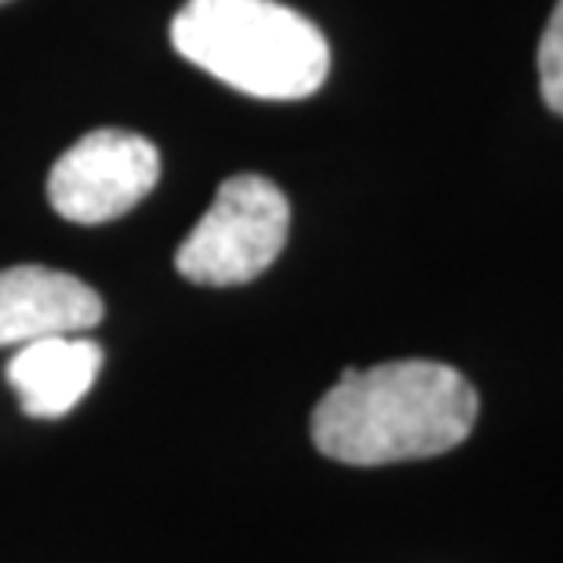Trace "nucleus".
<instances>
[{
    "label": "nucleus",
    "mask_w": 563,
    "mask_h": 563,
    "mask_svg": "<svg viewBox=\"0 0 563 563\" xmlns=\"http://www.w3.org/2000/svg\"><path fill=\"white\" fill-rule=\"evenodd\" d=\"M106 306L74 273L47 266L0 269V345H26L52 334H84Z\"/></svg>",
    "instance_id": "5"
},
{
    "label": "nucleus",
    "mask_w": 563,
    "mask_h": 563,
    "mask_svg": "<svg viewBox=\"0 0 563 563\" xmlns=\"http://www.w3.org/2000/svg\"><path fill=\"white\" fill-rule=\"evenodd\" d=\"M476 389L437 361L345 371L313 411V443L342 465H393L459 448L473 433Z\"/></svg>",
    "instance_id": "1"
},
{
    "label": "nucleus",
    "mask_w": 563,
    "mask_h": 563,
    "mask_svg": "<svg viewBox=\"0 0 563 563\" xmlns=\"http://www.w3.org/2000/svg\"><path fill=\"white\" fill-rule=\"evenodd\" d=\"M0 4H11V0H0Z\"/></svg>",
    "instance_id": "8"
},
{
    "label": "nucleus",
    "mask_w": 563,
    "mask_h": 563,
    "mask_svg": "<svg viewBox=\"0 0 563 563\" xmlns=\"http://www.w3.org/2000/svg\"><path fill=\"white\" fill-rule=\"evenodd\" d=\"M538 80H542L545 106L563 117V0H556L542 44H538Z\"/></svg>",
    "instance_id": "7"
},
{
    "label": "nucleus",
    "mask_w": 563,
    "mask_h": 563,
    "mask_svg": "<svg viewBox=\"0 0 563 563\" xmlns=\"http://www.w3.org/2000/svg\"><path fill=\"white\" fill-rule=\"evenodd\" d=\"M172 44L214 80L269 102L309 99L331 69L323 33L273 0H186Z\"/></svg>",
    "instance_id": "2"
},
{
    "label": "nucleus",
    "mask_w": 563,
    "mask_h": 563,
    "mask_svg": "<svg viewBox=\"0 0 563 563\" xmlns=\"http://www.w3.org/2000/svg\"><path fill=\"white\" fill-rule=\"evenodd\" d=\"M102 371V345L84 334H52L19 345L8 361V386L30 418H63L88 397Z\"/></svg>",
    "instance_id": "6"
},
{
    "label": "nucleus",
    "mask_w": 563,
    "mask_h": 563,
    "mask_svg": "<svg viewBox=\"0 0 563 563\" xmlns=\"http://www.w3.org/2000/svg\"><path fill=\"white\" fill-rule=\"evenodd\" d=\"M291 233V203L262 175H233L214 194L208 214L178 244L175 269L189 284L236 287L262 277Z\"/></svg>",
    "instance_id": "3"
},
{
    "label": "nucleus",
    "mask_w": 563,
    "mask_h": 563,
    "mask_svg": "<svg viewBox=\"0 0 563 563\" xmlns=\"http://www.w3.org/2000/svg\"><path fill=\"white\" fill-rule=\"evenodd\" d=\"M161 178V153L135 131L102 128L77 139L47 175L55 214L77 225H102L139 208Z\"/></svg>",
    "instance_id": "4"
}]
</instances>
